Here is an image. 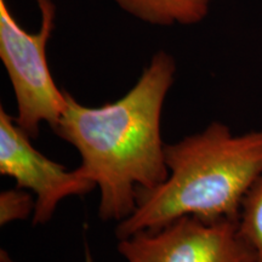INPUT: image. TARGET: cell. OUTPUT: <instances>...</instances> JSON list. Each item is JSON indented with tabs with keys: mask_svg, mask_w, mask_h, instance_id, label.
<instances>
[{
	"mask_svg": "<svg viewBox=\"0 0 262 262\" xmlns=\"http://www.w3.org/2000/svg\"><path fill=\"white\" fill-rule=\"evenodd\" d=\"M175 71L173 58L158 51L116 102L86 107L67 93V106L52 131L79 152L78 168L100 189L102 220H125L135 210L139 189L168 178L160 123Z\"/></svg>",
	"mask_w": 262,
	"mask_h": 262,
	"instance_id": "1",
	"label": "cell"
},
{
	"mask_svg": "<svg viewBox=\"0 0 262 262\" xmlns=\"http://www.w3.org/2000/svg\"><path fill=\"white\" fill-rule=\"evenodd\" d=\"M165 163L168 178L156 187L139 189L135 210L118 222L119 239L183 216L238 220L245 195L262 176V129L234 135L214 122L165 145Z\"/></svg>",
	"mask_w": 262,
	"mask_h": 262,
	"instance_id": "2",
	"label": "cell"
},
{
	"mask_svg": "<svg viewBox=\"0 0 262 262\" xmlns=\"http://www.w3.org/2000/svg\"><path fill=\"white\" fill-rule=\"evenodd\" d=\"M41 14L38 33L26 32L12 16L5 0H0V58L14 89L16 123L32 139H37L41 123L54 129L67 106V91L51 77L47 44L55 28L56 6L52 0H37Z\"/></svg>",
	"mask_w": 262,
	"mask_h": 262,
	"instance_id": "3",
	"label": "cell"
},
{
	"mask_svg": "<svg viewBox=\"0 0 262 262\" xmlns=\"http://www.w3.org/2000/svg\"><path fill=\"white\" fill-rule=\"evenodd\" d=\"M126 262H255L238 220L205 221L183 216L157 229L119 239Z\"/></svg>",
	"mask_w": 262,
	"mask_h": 262,
	"instance_id": "4",
	"label": "cell"
},
{
	"mask_svg": "<svg viewBox=\"0 0 262 262\" xmlns=\"http://www.w3.org/2000/svg\"><path fill=\"white\" fill-rule=\"evenodd\" d=\"M31 139L15 118L0 108V173L34 194L33 225L38 226L50 220L63 199L86 194L96 185L79 168L68 170L41 155Z\"/></svg>",
	"mask_w": 262,
	"mask_h": 262,
	"instance_id": "5",
	"label": "cell"
},
{
	"mask_svg": "<svg viewBox=\"0 0 262 262\" xmlns=\"http://www.w3.org/2000/svg\"><path fill=\"white\" fill-rule=\"evenodd\" d=\"M127 14L152 25H194L209 11L212 0H114Z\"/></svg>",
	"mask_w": 262,
	"mask_h": 262,
	"instance_id": "6",
	"label": "cell"
},
{
	"mask_svg": "<svg viewBox=\"0 0 262 262\" xmlns=\"http://www.w3.org/2000/svg\"><path fill=\"white\" fill-rule=\"evenodd\" d=\"M239 231L255 254V262H262V176L245 195L238 217Z\"/></svg>",
	"mask_w": 262,
	"mask_h": 262,
	"instance_id": "7",
	"label": "cell"
},
{
	"mask_svg": "<svg viewBox=\"0 0 262 262\" xmlns=\"http://www.w3.org/2000/svg\"><path fill=\"white\" fill-rule=\"evenodd\" d=\"M35 199L25 189H8L0 194V225L11 221L24 220L34 212Z\"/></svg>",
	"mask_w": 262,
	"mask_h": 262,
	"instance_id": "8",
	"label": "cell"
},
{
	"mask_svg": "<svg viewBox=\"0 0 262 262\" xmlns=\"http://www.w3.org/2000/svg\"><path fill=\"white\" fill-rule=\"evenodd\" d=\"M0 262H12L4 250H2V258H0Z\"/></svg>",
	"mask_w": 262,
	"mask_h": 262,
	"instance_id": "9",
	"label": "cell"
}]
</instances>
